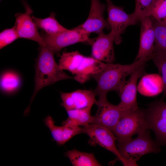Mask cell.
Segmentation results:
<instances>
[{
  "label": "cell",
  "mask_w": 166,
  "mask_h": 166,
  "mask_svg": "<svg viewBox=\"0 0 166 166\" xmlns=\"http://www.w3.org/2000/svg\"><path fill=\"white\" fill-rule=\"evenodd\" d=\"M150 59H139L128 65L105 63L101 70L92 77L97 82V86L93 90L95 95L98 96L99 99H100L106 98L107 94L111 91L118 93L126 81V77Z\"/></svg>",
  "instance_id": "obj_1"
},
{
  "label": "cell",
  "mask_w": 166,
  "mask_h": 166,
  "mask_svg": "<svg viewBox=\"0 0 166 166\" xmlns=\"http://www.w3.org/2000/svg\"><path fill=\"white\" fill-rule=\"evenodd\" d=\"M54 53L46 46H40L35 66V87L30 104L25 113L30 111L35 96L42 88L64 80L73 79L59 68L56 62Z\"/></svg>",
  "instance_id": "obj_2"
},
{
  "label": "cell",
  "mask_w": 166,
  "mask_h": 166,
  "mask_svg": "<svg viewBox=\"0 0 166 166\" xmlns=\"http://www.w3.org/2000/svg\"><path fill=\"white\" fill-rule=\"evenodd\" d=\"M105 63L92 57H86L76 51L63 52L58 64L61 69L68 70L75 75L73 79L81 83L88 80L101 70Z\"/></svg>",
  "instance_id": "obj_3"
},
{
  "label": "cell",
  "mask_w": 166,
  "mask_h": 166,
  "mask_svg": "<svg viewBox=\"0 0 166 166\" xmlns=\"http://www.w3.org/2000/svg\"><path fill=\"white\" fill-rule=\"evenodd\" d=\"M117 148L124 159L137 164L136 162L144 155L158 153L160 150V144L153 140L148 131L132 137L117 140Z\"/></svg>",
  "instance_id": "obj_4"
},
{
  "label": "cell",
  "mask_w": 166,
  "mask_h": 166,
  "mask_svg": "<svg viewBox=\"0 0 166 166\" xmlns=\"http://www.w3.org/2000/svg\"><path fill=\"white\" fill-rule=\"evenodd\" d=\"M149 129L144 110L139 108L123 111L112 132L117 140L132 137L135 134L138 135Z\"/></svg>",
  "instance_id": "obj_5"
},
{
  "label": "cell",
  "mask_w": 166,
  "mask_h": 166,
  "mask_svg": "<svg viewBox=\"0 0 166 166\" xmlns=\"http://www.w3.org/2000/svg\"><path fill=\"white\" fill-rule=\"evenodd\" d=\"M82 133L89 137L90 145H98L114 154L125 166H137V164L124 158L120 154L116 141L117 139L113 132L103 127L89 124L83 126Z\"/></svg>",
  "instance_id": "obj_6"
},
{
  "label": "cell",
  "mask_w": 166,
  "mask_h": 166,
  "mask_svg": "<svg viewBox=\"0 0 166 166\" xmlns=\"http://www.w3.org/2000/svg\"><path fill=\"white\" fill-rule=\"evenodd\" d=\"M40 34L45 46L54 53H59L65 47L79 42L91 45L93 40V38H89L90 34L78 26L55 34H49L44 32Z\"/></svg>",
  "instance_id": "obj_7"
},
{
  "label": "cell",
  "mask_w": 166,
  "mask_h": 166,
  "mask_svg": "<svg viewBox=\"0 0 166 166\" xmlns=\"http://www.w3.org/2000/svg\"><path fill=\"white\" fill-rule=\"evenodd\" d=\"M108 14V21L110 27V33L114 42L120 44L122 41L121 35L129 26L134 25L139 21L135 13H126L123 7L117 6L111 0H106Z\"/></svg>",
  "instance_id": "obj_8"
},
{
  "label": "cell",
  "mask_w": 166,
  "mask_h": 166,
  "mask_svg": "<svg viewBox=\"0 0 166 166\" xmlns=\"http://www.w3.org/2000/svg\"><path fill=\"white\" fill-rule=\"evenodd\" d=\"M144 111L149 129L154 132L157 142L166 145V102L154 101Z\"/></svg>",
  "instance_id": "obj_9"
},
{
  "label": "cell",
  "mask_w": 166,
  "mask_h": 166,
  "mask_svg": "<svg viewBox=\"0 0 166 166\" xmlns=\"http://www.w3.org/2000/svg\"><path fill=\"white\" fill-rule=\"evenodd\" d=\"M96 104L97 110L91 123L103 127L112 132L123 111L118 105L109 102L106 98L99 99Z\"/></svg>",
  "instance_id": "obj_10"
},
{
  "label": "cell",
  "mask_w": 166,
  "mask_h": 166,
  "mask_svg": "<svg viewBox=\"0 0 166 166\" xmlns=\"http://www.w3.org/2000/svg\"><path fill=\"white\" fill-rule=\"evenodd\" d=\"M144 63L137 68L126 81L118 94L121 101L118 105L123 111L134 110L139 108L136 100L137 81L144 73Z\"/></svg>",
  "instance_id": "obj_11"
},
{
  "label": "cell",
  "mask_w": 166,
  "mask_h": 166,
  "mask_svg": "<svg viewBox=\"0 0 166 166\" xmlns=\"http://www.w3.org/2000/svg\"><path fill=\"white\" fill-rule=\"evenodd\" d=\"M26 11L24 13H17L15 15V22L13 26L19 38L27 39L34 41L40 46L45 44L38 28L33 21L32 16V10L26 5Z\"/></svg>",
  "instance_id": "obj_12"
},
{
  "label": "cell",
  "mask_w": 166,
  "mask_h": 166,
  "mask_svg": "<svg viewBox=\"0 0 166 166\" xmlns=\"http://www.w3.org/2000/svg\"><path fill=\"white\" fill-rule=\"evenodd\" d=\"M106 6L100 0H91V6L89 16L83 23L77 26L85 32L94 33L99 34L104 29H110L107 20L104 17Z\"/></svg>",
  "instance_id": "obj_13"
},
{
  "label": "cell",
  "mask_w": 166,
  "mask_h": 166,
  "mask_svg": "<svg viewBox=\"0 0 166 166\" xmlns=\"http://www.w3.org/2000/svg\"><path fill=\"white\" fill-rule=\"evenodd\" d=\"M61 105L68 111L73 109H91L97 100L93 90H77L70 93H60Z\"/></svg>",
  "instance_id": "obj_14"
},
{
  "label": "cell",
  "mask_w": 166,
  "mask_h": 166,
  "mask_svg": "<svg viewBox=\"0 0 166 166\" xmlns=\"http://www.w3.org/2000/svg\"><path fill=\"white\" fill-rule=\"evenodd\" d=\"M140 32L139 48L135 60L139 59H152L155 35L152 18L146 16L140 21Z\"/></svg>",
  "instance_id": "obj_15"
},
{
  "label": "cell",
  "mask_w": 166,
  "mask_h": 166,
  "mask_svg": "<svg viewBox=\"0 0 166 166\" xmlns=\"http://www.w3.org/2000/svg\"><path fill=\"white\" fill-rule=\"evenodd\" d=\"M114 39L109 33L102 32L93 38L92 45V57L100 61L111 63L115 60L113 43Z\"/></svg>",
  "instance_id": "obj_16"
},
{
  "label": "cell",
  "mask_w": 166,
  "mask_h": 166,
  "mask_svg": "<svg viewBox=\"0 0 166 166\" xmlns=\"http://www.w3.org/2000/svg\"><path fill=\"white\" fill-rule=\"evenodd\" d=\"M45 125L49 129L53 140L59 145L64 144L74 136L82 133L80 126H57L50 116L44 119Z\"/></svg>",
  "instance_id": "obj_17"
},
{
  "label": "cell",
  "mask_w": 166,
  "mask_h": 166,
  "mask_svg": "<svg viewBox=\"0 0 166 166\" xmlns=\"http://www.w3.org/2000/svg\"><path fill=\"white\" fill-rule=\"evenodd\" d=\"M137 89L140 93L144 96H156L163 90L161 78L156 74L144 75L141 79Z\"/></svg>",
  "instance_id": "obj_18"
},
{
  "label": "cell",
  "mask_w": 166,
  "mask_h": 166,
  "mask_svg": "<svg viewBox=\"0 0 166 166\" xmlns=\"http://www.w3.org/2000/svg\"><path fill=\"white\" fill-rule=\"evenodd\" d=\"M91 109H73L67 111L68 117L63 121L62 125L68 126H84L92 123L93 116Z\"/></svg>",
  "instance_id": "obj_19"
},
{
  "label": "cell",
  "mask_w": 166,
  "mask_h": 166,
  "mask_svg": "<svg viewBox=\"0 0 166 166\" xmlns=\"http://www.w3.org/2000/svg\"><path fill=\"white\" fill-rule=\"evenodd\" d=\"M32 18L38 29L42 30L49 34H55L68 30L58 22L56 18V14L53 12L49 17L45 18H39L33 16Z\"/></svg>",
  "instance_id": "obj_20"
},
{
  "label": "cell",
  "mask_w": 166,
  "mask_h": 166,
  "mask_svg": "<svg viewBox=\"0 0 166 166\" xmlns=\"http://www.w3.org/2000/svg\"><path fill=\"white\" fill-rule=\"evenodd\" d=\"M65 156L74 166H101V164L92 153L80 151L76 149L68 151Z\"/></svg>",
  "instance_id": "obj_21"
},
{
  "label": "cell",
  "mask_w": 166,
  "mask_h": 166,
  "mask_svg": "<svg viewBox=\"0 0 166 166\" xmlns=\"http://www.w3.org/2000/svg\"><path fill=\"white\" fill-rule=\"evenodd\" d=\"M152 20L155 35L154 55L166 53V24L153 18Z\"/></svg>",
  "instance_id": "obj_22"
},
{
  "label": "cell",
  "mask_w": 166,
  "mask_h": 166,
  "mask_svg": "<svg viewBox=\"0 0 166 166\" xmlns=\"http://www.w3.org/2000/svg\"><path fill=\"white\" fill-rule=\"evenodd\" d=\"M21 79L18 74L12 71H7L2 75L0 79L1 90L7 93H13L20 87Z\"/></svg>",
  "instance_id": "obj_23"
},
{
  "label": "cell",
  "mask_w": 166,
  "mask_h": 166,
  "mask_svg": "<svg viewBox=\"0 0 166 166\" xmlns=\"http://www.w3.org/2000/svg\"><path fill=\"white\" fill-rule=\"evenodd\" d=\"M155 0H135L133 12L139 21L146 16H150L151 9Z\"/></svg>",
  "instance_id": "obj_24"
},
{
  "label": "cell",
  "mask_w": 166,
  "mask_h": 166,
  "mask_svg": "<svg viewBox=\"0 0 166 166\" xmlns=\"http://www.w3.org/2000/svg\"><path fill=\"white\" fill-rule=\"evenodd\" d=\"M154 64L162 75L163 85V94L162 98L166 96V53L154 54L152 58Z\"/></svg>",
  "instance_id": "obj_25"
},
{
  "label": "cell",
  "mask_w": 166,
  "mask_h": 166,
  "mask_svg": "<svg viewBox=\"0 0 166 166\" xmlns=\"http://www.w3.org/2000/svg\"><path fill=\"white\" fill-rule=\"evenodd\" d=\"M150 16L162 21L166 18V0H155L151 10Z\"/></svg>",
  "instance_id": "obj_26"
},
{
  "label": "cell",
  "mask_w": 166,
  "mask_h": 166,
  "mask_svg": "<svg viewBox=\"0 0 166 166\" xmlns=\"http://www.w3.org/2000/svg\"><path fill=\"white\" fill-rule=\"evenodd\" d=\"M18 35L14 26L6 29L0 33V49L12 43L19 38Z\"/></svg>",
  "instance_id": "obj_27"
},
{
  "label": "cell",
  "mask_w": 166,
  "mask_h": 166,
  "mask_svg": "<svg viewBox=\"0 0 166 166\" xmlns=\"http://www.w3.org/2000/svg\"><path fill=\"white\" fill-rule=\"evenodd\" d=\"M161 22L162 23L164 24H166V18L162 21Z\"/></svg>",
  "instance_id": "obj_28"
},
{
  "label": "cell",
  "mask_w": 166,
  "mask_h": 166,
  "mask_svg": "<svg viewBox=\"0 0 166 166\" xmlns=\"http://www.w3.org/2000/svg\"></svg>",
  "instance_id": "obj_29"
}]
</instances>
